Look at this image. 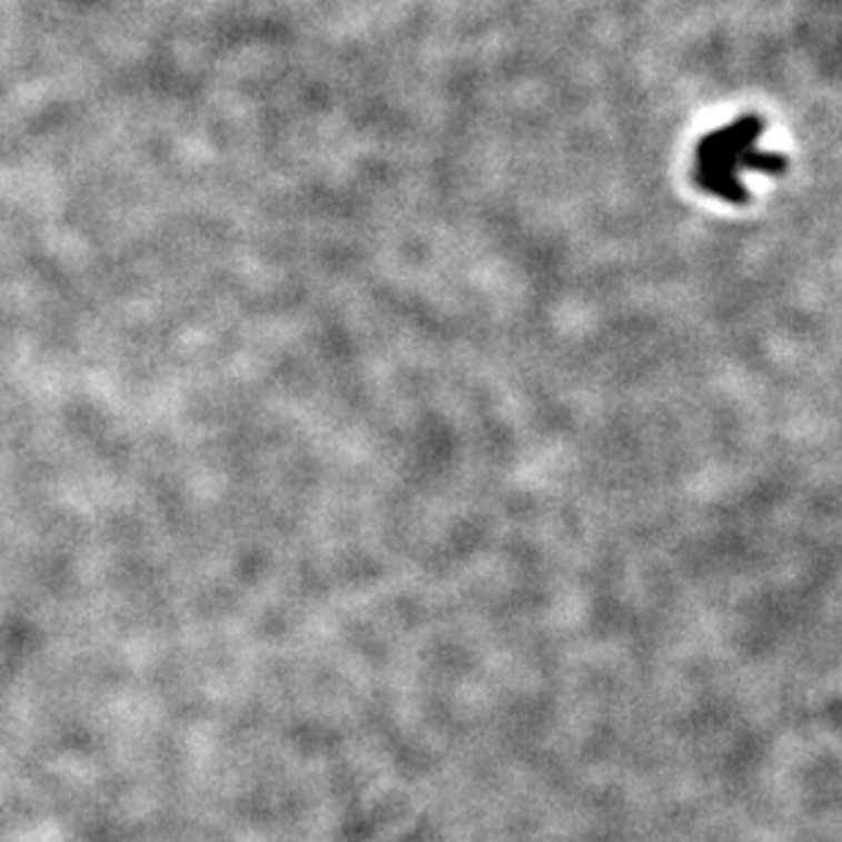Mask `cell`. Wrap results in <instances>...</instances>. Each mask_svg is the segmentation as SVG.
<instances>
[{
	"instance_id": "obj_1",
	"label": "cell",
	"mask_w": 842,
	"mask_h": 842,
	"mask_svg": "<svg viewBox=\"0 0 842 842\" xmlns=\"http://www.w3.org/2000/svg\"><path fill=\"white\" fill-rule=\"evenodd\" d=\"M763 135L761 116H742L727 127L709 131L695 148V181L709 195L722 197L725 202H744L750 192L739 172L744 170V157L755 148Z\"/></svg>"
}]
</instances>
